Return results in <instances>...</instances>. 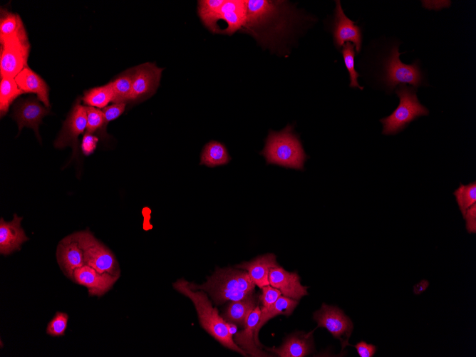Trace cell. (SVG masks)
Listing matches in <instances>:
<instances>
[{
    "instance_id": "cell-28",
    "label": "cell",
    "mask_w": 476,
    "mask_h": 357,
    "mask_svg": "<svg viewBox=\"0 0 476 357\" xmlns=\"http://www.w3.org/2000/svg\"><path fill=\"white\" fill-rule=\"evenodd\" d=\"M0 84V113L3 117L9 110L11 103L20 95L24 93L17 85L14 78H1Z\"/></svg>"
},
{
    "instance_id": "cell-4",
    "label": "cell",
    "mask_w": 476,
    "mask_h": 357,
    "mask_svg": "<svg viewBox=\"0 0 476 357\" xmlns=\"http://www.w3.org/2000/svg\"><path fill=\"white\" fill-rule=\"evenodd\" d=\"M395 93L400 99L398 107L390 115L380 120L383 135L397 134L418 118L429 114L428 109L419 102L415 88L398 85Z\"/></svg>"
},
{
    "instance_id": "cell-1",
    "label": "cell",
    "mask_w": 476,
    "mask_h": 357,
    "mask_svg": "<svg viewBox=\"0 0 476 357\" xmlns=\"http://www.w3.org/2000/svg\"><path fill=\"white\" fill-rule=\"evenodd\" d=\"M173 287L188 297L194 304L202 328L224 347L234 351L244 356L247 353L232 338L227 322L213 307L205 291L192 289L189 282L180 279L173 284Z\"/></svg>"
},
{
    "instance_id": "cell-27",
    "label": "cell",
    "mask_w": 476,
    "mask_h": 357,
    "mask_svg": "<svg viewBox=\"0 0 476 357\" xmlns=\"http://www.w3.org/2000/svg\"><path fill=\"white\" fill-rule=\"evenodd\" d=\"M134 68L127 70L110 82L114 103L130 100Z\"/></svg>"
},
{
    "instance_id": "cell-6",
    "label": "cell",
    "mask_w": 476,
    "mask_h": 357,
    "mask_svg": "<svg viewBox=\"0 0 476 357\" xmlns=\"http://www.w3.org/2000/svg\"><path fill=\"white\" fill-rule=\"evenodd\" d=\"M1 44V78H15L27 66L30 44L24 26Z\"/></svg>"
},
{
    "instance_id": "cell-10",
    "label": "cell",
    "mask_w": 476,
    "mask_h": 357,
    "mask_svg": "<svg viewBox=\"0 0 476 357\" xmlns=\"http://www.w3.org/2000/svg\"><path fill=\"white\" fill-rule=\"evenodd\" d=\"M134 68L130 100H141L153 94L157 88L163 68L152 63H145Z\"/></svg>"
},
{
    "instance_id": "cell-34",
    "label": "cell",
    "mask_w": 476,
    "mask_h": 357,
    "mask_svg": "<svg viewBox=\"0 0 476 357\" xmlns=\"http://www.w3.org/2000/svg\"><path fill=\"white\" fill-rule=\"evenodd\" d=\"M68 316L66 313L56 312L53 318L49 321L46 328V333L52 336H60L65 333L68 326Z\"/></svg>"
},
{
    "instance_id": "cell-3",
    "label": "cell",
    "mask_w": 476,
    "mask_h": 357,
    "mask_svg": "<svg viewBox=\"0 0 476 357\" xmlns=\"http://www.w3.org/2000/svg\"><path fill=\"white\" fill-rule=\"evenodd\" d=\"M262 154L269 164L297 170L304 169L306 160L301 143L289 125L280 132H269Z\"/></svg>"
},
{
    "instance_id": "cell-23",
    "label": "cell",
    "mask_w": 476,
    "mask_h": 357,
    "mask_svg": "<svg viewBox=\"0 0 476 357\" xmlns=\"http://www.w3.org/2000/svg\"><path fill=\"white\" fill-rule=\"evenodd\" d=\"M257 304L258 296L254 293L239 301H232L227 307L223 318L228 323L244 326Z\"/></svg>"
},
{
    "instance_id": "cell-32",
    "label": "cell",
    "mask_w": 476,
    "mask_h": 357,
    "mask_svg": "<svg viewBox=\"0 0 476 357\" xmlns=\"http://www.w3.org/2000/svg\"><path fill=\"white\" fill-rule=\"evenodd\" d=\"M341 53L343 57L345 66L350 75V85L351 88H358L363 90V88L358 83V78L359 74L356 71L354 67L355 50L354 45L350 42H346L342 47Z\"/></svg>"
},
{
    "instance_id": "cell-30",
    "label": "cell",
    "mask_w": 476,
    "mask_h": 357,
    "mask_svg": "<svg viewBox=\"0 0 476 357\" xmlns=\"http://www.w3.org/2000/svg\"><path fill=\"white\" fill-rule=\"evenodd\" d=\"M453 195L458 205L459 209L464 217L466 210L476 204V182L474 181L467 185L460 184Z\"/></svg>"
},
{
    "instance_id": "cell-17",
    "label": "cell",
    "mask_w": 476,
    "mask_h": 357,
    "mask_svg": "<svg viewBox=\"0 0 476 357\" xmlns=\"http://www.w3.org/2000/svg\"><path fill=\"white\" fill-rule=\"evenodd\" d=\"M22 217L14 214L12 221L6 222L3 218L0 220V253L7 255L19 250L21 245L29 240L21 227Z\"/></svg>"
},
{
    "instance_id": "cell-22",
    "label": "cell",
    "mask_w": 476,
    "mask_h": 357,
    "mask_svg": "<svg viewBox=\"0 0 476 357\" xmlns=\"http://www.w3.org/2000/svg\"><path fill=\"white\" fill-rule=\"evenodd\" d=\"M220 19L227 23L223 33L231 35L246 23V1H224L220 10Z\"/></svg>"
},
{
    "instance_id": "cell-7",
    "label": "cell",
    "mask_w": 476,
    "mask_h": 357,
    "mask_svg": "<svg viewBox=\"0 0 476 357\" xmlns=\"http://www.w3.org/2000/svg\"><path fill=\"white\" fill-rule=\"evenodd\" d=\"M80 248L83 252L85 264L95 269L99 273L108 272L119 276L118 264L114 254L97 240L89 231L76 233Z\"/></svg>"
},
{
    "instance_id": "cell-31",
    "label": "cell",
    "mask_w": 476,
    "mask_h": 357,
    "mask_svg": "<svg viewBox=\"0 0 476 357\" xmlns=\"http://www.w3.org/2000/svg\"><path fill=\"white\" fill-rule=\"evenodd\" d=\"M23 26V22L18 14L6 11L1 12L0 22L1 42L14 34Z\"/></svg>"
},
{
    "instance_id": "cell-29",
    "label": "cell",
    "mask_w": 476,
    "mask_h": 357,
    "mask_svg": "<svg viewBox=\"0 0 476 357\" xmlns=\"http://www.w3.org/2000/svg\"><path fill=\"white\" fill-rule=\"evenodd\" d=\"M113 93L110 82L102 86L95 87L85 92L83 103L88 106L103 108L113 102Z\"/></svg>"
},
{
    "instance_id": "cell-21",
    "label": "cell",
    "mask_w": 476,
    "mask_h": 357,
    "mask_svg": "<svg viewBox=\"0 0 476 357\" xmlns=\"http://www.w3.org/2000/svg\"><path fill=\"white\" fill-rule=\"evenodd\" d=\"M278 3L266 0L246 1V23L248 28H255L266 23L276 13Z\"/></svg>"
},
{
    "instance_id": "cell-12",
    "label": "cell",
    "mask_w": 476,
    "mask_h": 357,
    "mask_svg": "<svg viewBox=\"0 0 476 357\" xmlns=\"http://www.w3.org/2000/svg\"><path fill=\"white\" fill-rule=\"evenodd\" d=\"M334 44L337 48H341L345 42H353L356 51L359 52L362 44L361 30L348 18L341 6L339 1H336L334 22L333 26Z\"/></svg>"
},
{
    "instance_id": "cell-26",
    "label": "cell",
    "mask_w": 476,
    "mask_h": 357,
    "mask_svg": "<svg viewBox=\"0 0 476 357\" xmlns=\"http://www.w3.org/2000/svg\"><path fill=\"white\" fill-rule=\"evenodd\" d=\"M224 0H204L198 1V14L203 24L212 32H217V21Z\"/></svg>"
},
{
    "instance_id": "cell-9",
    "label": "cell",
    "mask_w": 476,
    "mask_h": 357,
    "mask_svg": "<svg viewBox=\"0 0 476 357\" xmlns=\"http://www.w3.org/2000/svg\"><path fill=\"white\" fill-rule=\"evenodd\" d=\"M87 114L85 106L77 100L68 117L63 123L61 130L54 142L56 148L71 146L73 157L78 152V137L86 128Z\"/></svg>"
},
{
    "instance_id": "cell-13",
    "label": "cell",
    "mask_w": 476,
    "mask_h": 357,
    "mask_svg": "<svg viewBox=\"0 0 476 357\" xmlns=\"http://www.w3.org/2000/svg\"><path fill=\"white\" fill-rule=\"evenodd\" d=\"M38 100L33 96L19 102L14 106V117L17 122L19 133L24 126L29 127L34 130L41 141L38 126L42 118L49 113V110L40 104Z\"/></svg>"
},
{
    "instance_id": "cell-18",
    "label": "cell",
    "mask_w": 476,
    "mask_h": 357,
    "mask_svg": "<svg viewBox=\"0 0 476 357\" xmlns=\"http://www.w3.org/2000/svg\"><path fill=\"white\" fill-rule=\"evenodd\" d=\"M279 267L274 254L259 256L250 262L235 266L236 268L248 272L252 281L259 288L269 285V274L271 269Z\"/></svg>"
},
{
    "instance_id": "cell-40",
    "label": "cell",
    "mask_w": 476,
    "mask_h": 357,
    "mask_svg": "<svg viewBox=\"0 0 476 357\" xmlns=\"http://www.w3.org/2000/svg\"><path fill=\"white\" fill-rule=\"evenodd\" d=\"M428 286V281L422 280L420 282L414 286V293L416 294H420L427 289Z\"/></svg>"
},
{
    "instance_id": "cell-37",
    "label": "cell",
    "mask_w": 476,
    "mask_h": 357,
    "mask_svg": "<svg viewBox=\"0 0 476 357\" xmlns=\"http://www.w3.org/2000/svg\"><path fill=\"white\" fill-rule=\"evenodd\" d=\"M465 228L468 233L476 232V204L468 208L464 215Z\"/></svg>"
},
{
    "instance_id": "cell-33",
    "label": "cell",
    "mask_w": 476,
    "mask_h": 357,
    "mask_svg": "<svg viewBox=\"0 0 476 357\" xmlns=\"http://www.w3.org/2000/svg\"><path fill=\"white\" fill-rule=\"evenodd\" d=\"M87 114V123L85 133L94 134L102 132L104 124V115L101 110L92 106H85Z\"/></svg>"
},
{
    "instance_id": "cell-14",
    "label": "cell",
    "mask_w": 476,
    "mask_h": 357,
    "mask_svg": "<svg viewBox=\"0 0 476 357\" xmlns=\"http://www.w3.org/2000/svg\"><path fill=\"white\" fill-rule=\"evenodd\" d=\"M269 281L284 296L299 300L308 295V287L301 285L299 276L296 272L287 271L280 266L270 269Z\"/></svg>"
},
{
    "instance_id": "cell-38",
    "label": "cell",
    "mask_w": 476,
    "mask_h": 357,
    "mask_svg": "<svg viewBox=\"0 0 476 357\" xmlns=\"http://www.w3.org/2000/svg\"><path fill=\"white\" fill-rule=\"evenodd\" d=\"M360 357H373L377 351V347L371 343L361 341L353 346Z\"/></svg>"
},
{
    "instance_id": "cell-11",
    "label": "cell",
    "mask_w": 476,
    "mask_h": 357,
    "mask_svg": "<svg viewBox=\"0 0 476 357\" xmlns=\"http://www.w3.org/2000/svg\"><path fill=\"white\" fill-rule=\"evenodd\" d=\"M118 278L108 272L99 273L86 264L76 269L72 276L75 282L88 289L89 295L98 296L108 291Z\"/></svg>"
},
{
    "instance_id": "cell-25",
    "label": "cell",
    "mask_w": 476,
    "mask_h": 357,
    "mask_svg": "<svg viewBox=\"0 0 476 357\" xmlns=\"http://www.w3.org/2000/svg\"><path fill=\"white\" fill-rule=\"evenodd\" d=\"M230 157L225 146L217 141H210L203 148L200 164L214 167L228 163Z\"/></svg>"
},
{
    "instance_id": "cell-24",
    "label": "cell",
    "mask_w": 476,
    "mask_h": 357,
    "mask_svg": "<svg viewBox=\"0 0 476 357\" xmlns=\"http://www.w3.org/2000/svg\"><path fill=\"white\" fill-rule=\"evenodd\" d=\"M297 305V300L280 296L276 301L268 309L261 310L259 319L254 331V341L259 347L262 346L258 339V333L261 328L269 320L277 315H291Z\"/></svg>"
},
{
    "instance_id": "cell-5",
    "label": "cell",
    "mask_w": 476,
    "mask_h": 357,
    "mask_svg": "<svg viewBox=\"0 0 476 357\" xmlns=\"http://www.w3.org/2000/svg\"><path fill=\"white\" fill-rule=\"evenodd\" d=\"M400 54L398 47L394 46L383 61L381 81L389 92L398 85L410 84L418 88L423 83L424 76L418 61L403 63Z\"/></svg>"
},
{
    "instance_id": "cell-20",
    "label": "cell",
    "mask_w": 476,
    "mask_h": 357,
    "mask_svg": "<svg viewBox=\"0 0 476 357\" xmlns=\"http://www.w3.org/2000/svg\"><path fill=\"white\" fill-rule=\"evenodd\" d=\"M17 85L25 93H32L37 95V98L46 107L51 106L49 102V87L45 81L37 73L33 71L28 66L25 67L15 78Z\"/></svg>"
},
{
    "instance_id": "cell-39",
    "label": "cell",
    "mask_w": 476,
    "mask_h": 357,
    "mask_svg": "<svg viewBox=\"0 0 476 357\" xmlns=\"http://www.w3.org/2000/svg\"><path fill=\"white\" fill-rule=\"evenodd\" d=\"M98 138L93 134L85 133L81 145L83 152L86 155L91 154L96 148Z\"/></svg>"
},
{
    "instance_id": "cell-35",
    "label": "cell",
    "mask_w": 476,
    "mask_h": 357,
    "mask_svg": "<svg viewBox=\"0 0 476 357\" xmlns=\"http://www.w3.org/2000/svg\"><path fill=\"white\" fill-rule=\"evenodd\" d=\"M261 289L262 294L259 297L262 305L261 310H267L276 301L281 293L278 289L269 285Z\"/></svg>"
},
{
    "instance_id": "cell-15",
    "label": "cell",
    "mask_w": 476,
    "mask_h": 357,
    "mask_svg": "<svg viewBox=\"0 0 476 357\" xmlns=\"http://www.w3.org/2000/svg\"><path fill=\"white\" fill-rule=\"evenodd\" d=\"M57 259L66 275L71 279L74 270L85 265L83 252L79 247L76 233L66 237L59 242Z\"/></svg>"
},
{
    "instance_id": "cell-8",
    "label": "cell",
    "mask_w": 476,
    "mask_h": 357,
    "mask_svg": "<svg viewBox=\"0 0 476 357\" xmlns=\"http://www.w3.org/2000/svg\"><path fill=\"white\" fill-rule=\"evenodd\" d=\"M313 319L317 327H322L340 341L342 349L349 345L348 338L353 329L351 320L343 311L335 306L323 304L321 309L315 311Z\"/></svg>"
},
{
    "instance_id": "cell-36",
    "label": "cell",
    "mask_w": 476,
    "mask_h": 357,
    "mask_svg": "<svg viewBox=\"0 0 476 357\" xmlns=\"http://www.w3.org/2000/svg\"><path fill=\"white\" fill-rule=\"evenodd\" d=\"M125 105V103H113L101 110L104 115L103 130L109 122L118 118L124 112Z\"/></svg>"
},
{
    "instance_id": "cell-2",
    "label": "cell",
    "mask_w": 476,
    "mask_h": 357,
    "mask_svg": "<svg viewBox=\"0 0 476 357\" xmlns=\"http://www.w3.org/2000/svg\"><path fill=\"white\" fill-rule=\"evenodd\" d=\"M192 289L209 293L216 304L236 301L254 292L255 284L245 270L219 269L202 284L189 283Z\"/></svg>"
},
{
    "instance_id": "cell-19",
    "label": "cell",
    "mask_w": 476,
    "mask_h": 357,
    "mask_svg": "<svg viewBox=\"0 0 476 357\" xmlns=\"http://www.w3.org/2000/svg\"><path fill=\"white\" fill-rule=\"evenodd\" d=\"M261 309L257 306L249 314L244 329L235 333L234 342L251 356H270L259 349L254 341V331L259 319Z\"/></svg>"
},
{
    "instance_id": "cell-16",
    "label": "cell",
    "mask_w": 476,
    "mask_h": 357,
    "mask_svg": "<svg viewBox=\"0 0 476 357\" xmlns=\"http://www.w3.org/2000/svg\"><path fill=\"white\" fill-rule=\"evenodd\" d=\"M313 331L296 332L288 336L279 348H267L280 357H304L314 352Z\"/></svg>"
}]
</instances>
